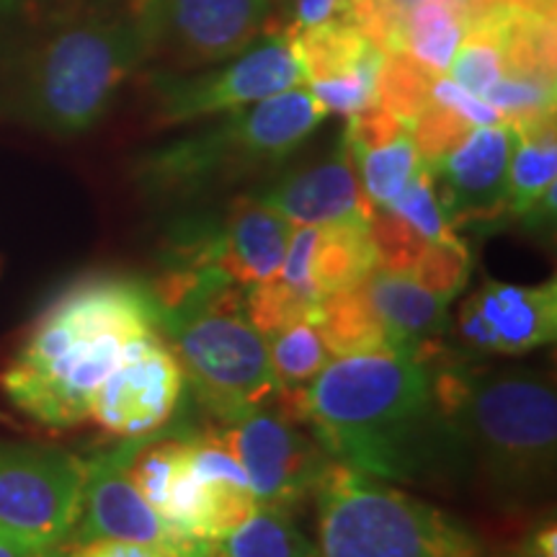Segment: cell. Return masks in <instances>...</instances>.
I'll use <instances>...</instances> for the list:
<instances>
[{
    "label": "cell",
    "instance_id": "6da1fadb",
    "mask_svg": "<svg viewBox=\"0 0 557 557\" xmlns=\"http://www.w3.org/2000/svg\"><path fill=\"white\" fill-rule=\"evenodd\" d=\"M145 62L143 0H0V120L81 137Z\"/></svg>",
    "mask_w": 557,
    "mask_h": 557
},
{
    "label": "cell",
    "instance_id": "7a4b0ae2",
    "mask_svg": "<svg viewBox=\"0 0 557 557\" xmlns=\"http://www.w3.org/2000/svg\"><path fill=\"white\" fill-rule=\"evenodd\" d=\"M305 426L336 462L361 475L398 483L462 478L431 361L393 351L329 361L305 387Z\"/></svg>",
    "mask_w": 557,
    "mask_h": 557
},
{
    "label": "cell",
    "instance_id": "3957f363",
    "mask_svg": "<svg viewBox=\"0 0 557 557\" xmlns=\"http://www.w3.org/2000/svg\"><path fill=\"white\" fill-rule=\"evenodd\" d=\"M150 338H160L150 282L120 274L83 276L39 312L0 372V387L41 426H81L111 369Z\"/></svg>",
    "mask_w": 557,
    "mask_h": 557
},
{
    "label": "cell",
    "instance_id": "277c9868",
    "mask_svg": "<svg viewBox=\"0 0 557 557\" xmlns=\"http://www.w3.org/2000/svg\"><path fill=\"white\" fill-rule=\"evenodd\" d=\"M431 364L462 475L475 478L500 506H529L545 496L557 465V398L549 374L470 367L447 351Z\"/></svg>",
    "mask_w": 557,
    "mask_h": 557
},
{
    "label": "cell",
    "instance_id": "5b68a950",
    "mask_svg": "<svg viewBox=\"0 0 557 557\" xmlns=\"http://www.w3.org/2000/svg\"><path fill=\"white\" fill-rule=\"evenodd\" d=\"M150 289L160 338L178 359L201 413L233 426L250 410L269 406L278 382L267 338L246 315L243 284L218 267L163 269Z\"/></svg>",
    "mask_w": 557,
    "mask_h": 557
},
{
    "label": "cell",
    "instance_id": "8992f818",
    "mask_svg": "<svg viewBox=\"0 0 557 557\" xmlns=\"http://www.w3.org/2000/svg\"><path fill=\"white\" fill-rule=\"evenodd\" d=\"M325 116L308 88H287L222 114L218 124L143 152L132 173L139 189L152 199H197L287 163L315 135Z\"/></svg>",
    "mask_w": 557,
    "mask_h": 557
},
{
    "label": "cell",
    "instance_id": "52a82bcc",
    "mask_svg": "<svg viewBox=\"0 0 557 557\" xmlns=\"http://www.w3.org/2000/svg\"><path fill=\"white\" fill-rule=\"evenodd\" d=\"M320 557H483L462 521L333 462L318 487Z\"/></svg>",
    "mask_w": 557,
    "mask_h": 557
},
{
    "label": "cell",
    "instance_id": "ba28073f",
    "mask_svg": "<svg viewBox=\"0 0 557 557\" xmlns=\"http://www.w3.org/2000/svg\"><path fill=\"white\" fill-rule=\"evenodd\" d=\"M302 83L305 75L287 29H269L248 50L218 65L156 67L148 73L152 120L160 127H181L230 114Z\"/></svg>",
    "mask_w": 557,
    "mask_h": 557
},
{
    "label": "cell",
    "instance_id": "9c48e42d",
    "mask_svg": "<svg viewBox=\"0 0 557 557\" xmlns=\"http://www.w3.org/2000/svg\"><path fill=\"white\" fill-rule=\"evenodd\" d=\"M83 457L0 442V534L34 549L67 545L81 513Z\"/></svg>",
    "mask_w": 557,
    "mask_h": 557
},
{
    "label": "cell",
    "instance_id": "30bf717a",
    "mask_svg": "<svg viewBox=\"0 0 557 557\" xmlns=\"http://www.w3.org/2000/svg\"><path fill=\"white\" fill-rule=\"evenodd\" d=\"M152 434L120 438L114 447L83 459L81 513L67 547L94 540H127L171 557H209L218 542L186 537L158 517L132 483L129 468Z\"/></svg>",
    "mask_w": 557,
    "mask_h": 557
},
{
    "label": "cell",
    "instance_id": "8fae6325",
    "mask_svg": "<svg viewBox=\"0 0 557 557\" xmlns=\"http://www.w3.org/2000/svg\"><path fill=\"white\" fill-rule=\"evenodd\" d=\"M274 0H143L150 60L165 70H199L225 62L263 37Z\"/></svg>",
    "mask_w": 557,
    "mask_h": 557
},
{
    "label": "cell",
    "instance_id": "7c38bea8",
    "mask_svg": "<svg viewBox=\"0 0 557 557\" xmlns=\"http://www.w3.org/2000/svg\"><path fill=\"white\" fill-rule=\"evenodd\" d=\"M299 426L302 423L276 408L261 406L233 426L220 429L222 442L246 470L259 508L292 513L302 500L315 496L336 462L315 436Z\"/></svg>",
    "mask_w": 557,
    "mask_h": 557
},
{
    "label": "cell",
    "instance_id": "4fadbf2b",
    "mask_svg": "<svg viewBox=\"0 0 557 557\" xmlns=\"http://www.w3.org/2000/svg\"><path fill=\"white\" fill-rule=\"evenodd\" d=\"M184 372L163 338H150L109 372L90 398L88 418L111 436L156 434L184 403Z\"/></svg>",
    "mask_w": 557,
    "mask_h": 557
},
{
    "label": "cell",
    "instance_id": "5bb4252c",
    "mask_svg": "<svg viewBox=\"0 0 557 557\" xmlns=\"http://www.w3.org/2000/svg\"><path fill=\"white\" fill-rule=\"evenodd\" d=\"M557 333V282H487L457 312V338L472 354L519 357L553 344Z\"/></svg>",
    "mask_w": 557,
    "mask_h": 557
},
{
    "label": "cell",
    "instance_id": "9a60e30c",
    "mask_svg": "<svg viewBox=\"0 0 557 557\" xmlns=\"http://www.w3.org/2000/svg\"><path fill=\"white\" fill-rule=\"evenodd\" d=\"M513 143L517 135L506 122L472 127L447 158L426 169L451 227L491 225L506 218Z\"/></svg>",
    "mask_w": 557,
    "mask_h": 557
},
{
    "label": "cell",
    "instance_id": "2e32d148",
    "mask_svg": "<svg viewBox=\"0 0 557 557\" xmlns=\"http://www.w3.org/2000/svg\"><path fill=\"white\" fill-rule=\"evenodd\" d=\"M253 197L276 209L292 227H323L333 222L367 220L372 212L344 143L323 163L287 173Z\"/></svg>",
    "mask_w": 557,
    "mask_h": 557
},
{
    "label": "cell",
    "instance_id": "e0dca14e",
    "mask_svg": "<svg viewBox=\"0 0 557 557\" xmlns=\"http://www.w3.org/2000/svg\"><path fill=\"white\" fill-rule=\"evenodd\" d=\"M364 289L387 333V351L418 361H434L447 351L449 302L413 282L410 274L374 269Z\"/></svg>",
    "mask_w": 557,
    "mask_h": 557
},
{
    "label": "cell",
    "instance_id": "ac0fdd59",
    "mask_svg": "<svg viewBox=\"0 0 557 557\" xmlns=\"http://www.w3.org/2000/svg\"><path fill=\"white\" fill-rule=\"evenodd\" d=\"M292 230L295 227L276 209L263 205L253 194L235 199L222 218L225 274L243 287L278 276Z\"/></svg>",
    "mask_w": 557,
    "mask_h": 557
},
{
    "label": "cell",
    "instance_id": "d6986e66",
    "mask_svg": "<svg viewBox=\"0 0 557 557\" xmlns=\"http://www.w3.org/2000/svg\"><path fill=\"white\" fill-rule=\"evenodd\" d=\"M513 135L517 143L508 165L506 218L519 220L527 230H545L555 220V120L513 129Z\"/></svg>",
    "mask_w": 557,
    "mask_h": 557
},
{
    "label": "cell",
    "instance_id": "ffe728a7",
    "mask_svg": "<svg viewBox=\"0 0 557 557\" xmlns=\"http://www.w3.org/2000/svg\"><path fill=\"white\" fill-rule=\"evenodd\" d=\"M377 269L367 220L333 222L318 227L310 259L312 287L320 297L361 287Z\"/></svg>",
    "mask_w": 557,
    "mask_h": 557
},
{
    "label": "cell",
    "instance_id": "44dd1931",
    "mask_svg": "<svg viewBox=\"0 0 557 557\" xmlns=\"http://www.w3.org/2000/svg\"><path fill=\"white\" fill-rule=\"evenodd\" d=\"M315 329L333 357L387 351L385 325L369 302L364 284L320 297Z\"/></svg>",
    "mask_w": 557,
    "mask_h": 557
},
{
    "label": "cell",
    "instance_id": "7402d4cb",
    "mask_svg": "<svg viewBox=\"0 0 557 557\" xmlns=\"http://www.w3.org/2000/svg\"><path fill=\"white\" fill-rule=\"evenodd\" d=\"M222 557H320L292 521V513L276 508H256L238 529L218 542Z\"/></svg>",
    "mask_w": 557,
    "mask_h": 557
},
{
    "label": "cell",
    "instance_id": "603a6c76",
    "mask_svg": "<svg viewBox=\"0 0 557 557\" xmlns=\"http://www.w3.org/2000/svg\"><path fill=\"white\" fill-rule=\"evenodd\" d=\"M348 156H351L354 169H357L361 191H364L372 207L393 205L421 169V158H418L410 132L382 145V148L348 152Z\"/></svg>",
    "mask_w": 557,
    "mask_h": 557
},
{
    "label": "cell",
    "instance_id": "cb8c5ba5",
    "mask_svg": "<svg viewBox=\"0 0 557 557\" xmlns=\"http://www.w3.org/2000/svg\"><path fill=\"white\" fill-rule=\"evenodd\" d=\"M278 387H305L329 364V348L315 323H295L267 338Z\"/></svg>",
    "mask_w": 557,
    "mask_h": 557
},
{
    "label": "cell",
    "instance_id": "d4e9b609",
    "mask_svg": "<svg viewBox=\"0 0 557 557\" xmlns=\"http://www.w3.org/2000/svg\"><path fill=\"white\" fill-rule=\"evenodd\" d=\"M243 305L253 329L269 338L271 333L287 329L295 323H315L320 297L305 295L282 278L274 276L269 282L248 284L243 292Z\"/></svg>",
    "mask_w": 557,
    "mask_h": 557
},
{
    "label": "cell",
    "instance_id": "484cf974",
    "mask_svg": "<svg viewBox=\"0 0 557 557\" xmlns=\"http://www.w3.org/2000/svg\"><path fill=\"white\" fill-rule=\"evenodd\" d=\"M436 73H431L406 54H385L377 83H374V101L387 109L400 122L410 124L431 103V86Z\"/></svg>",
    "mask_w": 557,
    "mask_h": 557
},
{
    "label": "cell",
    "instance_id": "4316f807",
    "mask_svg": "<svg viewBox=\"0 0 557 557\" xmlns=\"http://www.w3.org/2000/svg\"><path fill=\"white\" fill-rule=\"evenodd\" d=\"M416 284L451 302L465 289L470 276V248L459 235H447L442 240H429L423 253L418 256L413 271Z\"/></svg>",
    "mask_w": 557,
    "mask_h": 557
},
{
    "label": "cell",
    "instance_id": "83f0119b",
    "mask_svg": "<svg viewBox=\"0 0 557 557\" xmlns=\"http://www.w3.org/2000/svg\"><path fill=\"white\" fill-rule=\"evenodd\" d=\"M367 227L374 246L377 269L389 271V274H410L429 240L418 235L389 207H372L367 218Z\"/></svg>",
    "mask_w": 557,
    "mask_h": 557
},
{
    "label": "cell",
    "instance_id": "f1b7e54d",
    "mask_svg": "<svg viewBox=\"0 0 557 557\" xmlns=\"http://www.w3.org/2000/svg\"><path fill=\"white\" fill-rule=\"evenodd\" d=\"M410 139H413L418 158H421L423 169H431L438 160L447 158L451 150L462 143L472 132V124L455 111L442 107L431 99V103L413 122L408 124Z\"/></svg>",
    "mask_w": 557,
    "mask_h": 557
},
{
    "label": "cell",
    "instance_id": "f546056e",
    "mask_svg": "<svg viewBox=\"0 0 557 557\" xmlns=\"http://www.w3.org/2000/svg\"><path fill=\"white\" fill-rule=\"evenodd\" d=\"M395 214H400L418 235H423L426 240H442L447 235H455L457 230L449 225L447 214H444L442 201H438L434 178L431 173L418 169V173L410 178V184L400 191V197L387 205Z\"/></svg>",
    "mask_w": 557,
    "mask_h": 557
},
{
    "label": "cell",
    "instance_id": "4dcf8cb0",
    "mask_svg": "<svg viewBox=\"0 0 557 557\" xmlns=\"http://www.w3.org/2000/svg\"><path fill=\"white\" fill-rule=\"evenodd\" d=\"M431 99L442 107L455 111V114L468 120L472 127H491V124H500V114L491 107L485 99L470 94L468 88L457 86L449 75H436L434 86H431Z\"/></svg>",
    "mask_w": 557,
    "mask_h": 557
},
{
    "label": "cell",
    "instance_id": "1f68e13d",
    "mask_svg": "<svg viewBox=\"0 0 557 557\" xmlns=\"http://www.w3.org/2000/svg\"><path fill=\"white\" fill-rule=\"evenodd\" d=\"M346 0H295L292 5L289 32L315 29V26L331 24V21H344Z\"/></svg>",
    "mask_w": 557,
    "mask_h": 557
},
{
    "label": "cell",
    "instance_id": "d6a6232c",
    "mask_svg": "<svg viewBox=\"0 0 557 557\" xmlns=\"http://www.w3.org/2000/svg\"><path fill=\"white\" fill-rule=\"evenodd\" d=\"M70 557H171L163 549L139 545L127 540H94L86 545L70 547Z\"/></svg>",
    "mask_w": 557,
    "mask_h": 557
},
{
    "label": "cell",
    "instance_id": "836d02e7",
    "mask_svg": "<svg viewBox=\"0 0 557 557\" xmlns=\"http://www.w3.org/2000/svg\"><path fill=\"white\" fill-rule=\"evenodd\" d=\"M524 549L532 557H557V534L555 524H545L527 540Z\"/></svg>",
    "mask_w": 557,
    "mask_h": 557
},
{
    "label": "cell",
    "instance_id": "e575fe53",
    "mask_svg": "<svg viewBox=\"0 0 557 557\" xmlns=\"http://www.w3.org/2000/svg\"><path fill=\"white\" fill-rule=\"evenodd\" d=\"M39 553H45V549H34L24 545V542L0 534V557H37Z\"/></svg>",
    "mask_w": 557,
    "mask_h": 557
},
{
    "label": "cell",
    "instance_id": "d590c367",
    "mask_svg": "<svg viewBox=\"0 0 557 557\" xmlns=\"http://www.w3.org/2000/svg\"><path fill=\"white\" fill-rule=\"evenodd\" d=\"M37 557H70V547L67 545H60V547L45 549V553H39Z\"/></svg>",
    "mask_w": 557,
    "mask_h": 557
},
{
    "label": "cell",
    "instance_id": "8d00e7d4",
    "mask_svg": "<svg viewBox=\"0 0 557 557\" xmlns=\"http://www.w3.org/2000/svg\"><path fill=\"white\" fill-rule=\"evenodd\" d=\"M508 557H532V555H529V553H527V549H524V547H521V549H517V553H513V555H508Z\"/></svg>",
    "mask_w": 557,
    "mask_h": 557
},
{
    "label": "cell",
    "instance_id": "74e56055",
    "mask_svg": "<svg viewBox=\"0 0 557 557\" xmlns=\"http://www.w3.org/2000/svg\"><path fill=\"white\" fill-rule=\"evenodd\" d=\"M3 421H9V418H5L3 413H0V423H3Z\"/></svg>",
    "mask_w": 557,
    "mask_h": 557
}]
</instances>
